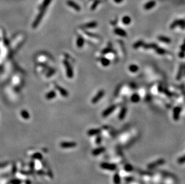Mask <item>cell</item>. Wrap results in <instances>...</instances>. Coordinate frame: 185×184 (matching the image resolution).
<instances>
[{
  "instance_id": "6da1fadb",
  "label": "cell",
  "mask_w": 185,
  "mask_h": 184,
  "mask_svg": "<svg viewBox=\"0 0 185 184\" xmlns=\"http://www.w3.org/2000/svg\"><path fill=\"white\" fill-rule=\"evenodd\" d=\"M45 11L46 10H41V11H40L39 14L37 15V17L35 18V20H34V23H32V26L33 28H35L36 27L38 26V25H39V23H40L41 20H42V18H43V16H44V13H45Z\"/></svg>"
},
{
  "instance_id": "7a4b0ae2",
  "label": "cell",
  "mask_w": 185,
  "mask_h": 184,
  "mask_svg": "<svg viewBox=\"0 0 185 184\" xmlns=\"http://www.w3.org/2000/svg\"><path fill=\"white\" fill-rule=\"evenodd\" d=\"M63 64L65 66L66 71H67V75L69 78H72L73 77V71L72 67L69 62L67 61H63Z\"/></svg>"
},
{
  "instance_id": "3957f363",
  "label": "cell",
  "mask_w": 185,
  "mask_h": 184,
  "mask_svg": "<svg viewBox=\"0 0 185 184\" xmlns=\"http://www.w3.org/2000/svg\"><path fill=\"white\" fill-rule=\"evenodd\" d=\"M104 94L105 92L103 90H101L99 91L97 93H96V95H95V96L93 97L92 99V103H96L97 102H98L103 97Z\"/></svg>"
},
{
  "instance_id": "277c9868",
  "label": "cell",
  "mask_w": 185,
  "mask_h": 184,
  "mask_svg": "<svg viewBox=\"0 0 185 184\" xmlns=\"http://www.w3.org/2000/svg\"><path fill=\"white\" fill-rule=\"evenodd\" d=\"M101 167L103 169L109 170H115L117 168V166L115 164H109L107 163H102L100 165Z\"/></svg>"
},
{
  "instance_id": "5b68a950",
  "label": "cell",
  "mask_w": 185,
  "mask_h": 184,
  "mask_svg": "<svg viewBox=\"0 0 185 184\" xmlns=\"http://www.w3.org/2000/svg\"><path fill=\"white\" fill-rule=\"evenodd\" d=\"M116 106L115 105L110 106V107L107 108L106 110L104 111L103 112H102V116L103 117H108L110 114H111V113H112L116 109Z\"/></svg>"
},
{
  "instance_id": "8992f818",
  "label": "cell",
  "mask_w": 185,
  "mask_h": 184,
  "mask_svg": "<svg viewBox=\"0 0 185 184\" xmlns=\"http://www.w3.org/2000/svg\"><path fill=\"white\" fill-rule=\"evenodd\" d=\"M165 161L164 159H159V160H157V161H155V162L150 163V164L148 165L147 167H148L149 169H154L155 168V167H158V166L164 164L165 163Z\"/></svg>"
},
{
  "instance_id": "52a82bcc",
  "label": "cell",
  "mask_w": 185,
  "mask_h": 184,
  "mask_svg": "<svg viewBox=\"0 0 185 184\" xmlns=\"http://www.w3.org/2000/svg\"><path fill=\"white\" fill-rule=\"evenodd\" d=\"M181 108L180 107H175L173 111V118L175 121H178L180 117V112H181Z\"/></svg>"
},
{
  "instance_id": "ba28073f",
  "label": "cell",
  "mask_w": 185,
  "mask_h": 184,
  "mask_svg": "<svg viewBox=\"0 0 185 184\" xmlns=\"http://www.w3.org/2000/svg\"><path fill=\"white\" fill-rule=\"evenodd\" d=\"M114 32L116 34V35H119V36H123V37H125L127 36V32L125 30L122 29V28H116L114 29Z\"/></svg>"
},
{
  "instance_id": "9c48e42d",
  "label": "cell",
  "mask_w": 185,
  "mask_h": 184,
  "mask_svg": "<svg viewBox=\"0 0 185 184\" xmlns=\"http://www.w3.org/2000/svg\"><path fill=\"white\" fill-rule=\"evenodd\" d=\"M67 4H68V6L71 7H72L77 11H79L81 9L80 7L78 4H76V3H74V2L71 1V0H68V1H67Z\"/></svg>"
},
{
  "instance_id": "30bf717a",
  "label": "cell",
  "mask_w": 185,
  "mask_h": 184,
  "mask_svg": "<svg viewBox=\"0 0 185 184\" xmlns=\"http://www.w3.org/2000/svg\"><path fill=\"white\" fill-rule=\"evenodd\" d=\"M56 88L59 91V92L60 93V94H61V95H62V96H63V97H67V96H68V92H67V91L65 89H64L63 87L56 85Z\"/></svg>"
},
{
  "instance_id": "8fae6325",
  "label": "cell",
  "mask_w": 185,
  "mask_h": 184,
  "mask_svg": "<svg viewBox=\"0 0 185 184\" xmlns=\"http://www.w3.org/2000/svg\"><path fill=\"white\" fill-rule=\"evenodd\" d=\"M184 67H185V66H184L183 65H181L180 66V68H179L177 75L176 76V79L177 80H180V79L181 78V77H182L183 75Z\"/></svg>"
},
{
  "instance_id": "7c38bea8",
  "label": "cell",
  "mask_w": 185,
  "mask_h": 184,
  "mask_svg": "<svg viewBox=\"0 0 185 184\" xmlns=\"http://www.w3.org/2000/svg\"><path fill=\"white\" fill-rule=\"evenodd\" d=\"M143 47L145 49H155L158 46V45L155 43H150V44H144Z\"/></svg>"
},
{
  "instance_id": "4fadbf2b",
  "label": "cell",
  "mask_w": 185,
  "mask_h": 184,
  "mask_svg": "<svg viewBox=\"0 0 185 184\" xmlns=\"http://www.w3.org/2000/svg\"><path fill=\"white\" fill-rule=\"evenodd\" d=\"M158 38L159 41H161V42H165V43H170V42H171V40L169 38L167 37V36L161 35V36H159Z\"/></svg>"
},
{
  "instance_id": "5bb4252c",
  "label": "cell",
  "mask_w": 185,
  "mask_h": 184,
  "mask_svg": "<svg viewBox=\"0 0 185 184\" xmlns=\"http://www.w3.org/2000/svg\"><path fill=\"white\" fill-rule=\"evenodd\" d=\"M127 112V109L125 108V107L122 108V109H121V112H120L119 114V118L121 120L124 119L125 117Z\"/></svg>"
},
{
  "instance_id": "9a60e30c",
  "label": "cell",
  "mask_w": 185,
  "mask_h": 184,
  "mask_svg": "<svg viewBox=\"0 0 185 184\" xmlns=\"http://www.w3.org/2000/svg\"><path fill=\"white\" fill-rule=\"evenodd\" d=\"M84 42H85L84 38H83L82 36H79L77 40V47L79 48L82 47L83 46V45H84Z\"/></svg>"
},
{
  "instance_id": "2e32d148",
  "label": "cell",
  "mask_w": 185,
  "mask_h": 184,
  "mask_svg": "<svg viewBox=\"0 0 185 184\" xmlns=\"http://www.w3.org/2000/svg\"><path fill=\"white\" fill-rule=\"evenodd\" d=\"M155 4H156V3H155V1H152L146 3L144 5V8L146 10H150V9H152V8H153L154 7H155Z\"/></svg>"
},
{
  "instance_id": "e0dca14e",
  "label": "cell",
  "mask_w": 185,
  "mask_h": 184,
  "mask_svg": "<svg viewBox=\"0 0 185 184\" xmlns=\"http://www.w3.org/2000/svg\"><path fill=\"white\" fill-rule=\"evenodd\" d=\"M101 130L99 129V128H96V129H91L90 130L88 131V133L89 135L90 136H94L96 135V134H100L101 133Z\"/></svg>"
},
{
  "instance_id": "ac0fdd59",
  "label": "cell",
  "mask_w": 185,
  "mask_h": 184,
  "mask_svg": "<svg viewBox=\"0 0 185 184\" xmlns=\"http://www.w3.org/2000/svg\"><path fill=\"white\" fill-rule=\"evenodd\" d=\"M56 94L55 91H50L46 95V98L47 99H52L56 97Z\"/></svg>"
},
{
  "instance_id": "d6986e66",
  "label": "cell",
  "mask_w": 185,
  "mask_h": 184,
  "mask_svg": "<svg viewBox=\"0 0 185 184\" xmlns=\"http://www.w3.org/2000/svg\"><path fill=\"white\" fill-rule=\"evenodd\" d=\"M51 1L52 0H44L40 10V11L41 10H46V9L48 8V7L49 6V4H50Z\"/></svg>"
},
{
  "instance_id": "ffe728a7",
  "label": "cell",
  "mask_w": 185,
  "mask_h": 184,
  "mask_svg": "<svg viewBox=\"0 0 185 184\" xmlns=\"http://www.w3.org/2000/svg\"><path fill=\"white\" fill-rule=\"evenodd\" d=\"M104 151H105V148H104V147H100V148H97V149L93 151L92 154L94 155H99V154H101L102 153H103Z\"/></svg>"
},
{
  "instance_id": "44dd1931",
  "label": "cell",
  "mask_w": 185,
  "mask_h": 184,
  "mask_svg": "<svg viewBox=\"0 0 185 184\" xmlns=\"http://www.w3.org/2000/svg\"><path fill=\"white\" fill-rule=\"evenodd\" d=\"M101 61V63L102 64V66H108L110 64V61L108 59L106 58V57H102V58L100 59Z\"/></svg>"
},
{
  "instance_id": "7402d4cb",
  "label": "cell",
  "mask_w": 185,
  "mask_h": 184,
  "mask_svg": "<svg viewBox=\"0 0 185 184\" xmlns=\"http://www.w3.org/2000/svg\"><path fill=\"white\" fill-rule=\"evenodd\" d=\"M140 99V96L137 93L133 94V95H132L131 97V100L132 102H134V103H137L138 102H139Z\"/></svg>"
},
{
  "instance_id": "603a6c76",
  "label": "cell",
  "mask_w": 185,
  "mask_h": 184,
  "mask_svg": "<svg viewBox=\"0 0 185 184\" xmlns=\"http://www.w3.org/2000/svg\"><path fill=\"white\" fill-rule=\"evenodd\" d=\"M98 26V23L96 22H90L85 25V27L87 28H96Z\"/></svg>"
},
{
  "instance_id": "cb8c5ba5",
  "label": "cell",
  "mask_w": 185,
  "mask_h": 184,
  "mask_svg": "<svg viewBox=\"0 0 185 184\" xmlns=\"http://www.w3.org/2000/svg\"><path fill=\"white\" fill-rule=\"evenodd\" d=\"M144 44V41H143V40H139V41H137L136 42H135V43L134 44V45H133V47H134L135 49H137L138 48L140 47L143 46Z\"/></svg>"
},
{
  "instance_id": "d4e9b609",
  "label": "cell",
  "mask_w": 185,
  "mask_h": 184,
  "mask_svg": "<svg viewBox=\"0 0 185 184\" xmlns=\"http://www.w3.org/2000/svg\"><path fill=\"white\" fill-rule=\"evenodd\" d=\"M139 69V68L138 66L137 65H134V64H132V65H131L130 66H129V70L131 72H137L138 71Z\"/></svg>"
},
{
  "instance_id": "484cf974",
  "label": "cell",
  "mask_w": 185,
  "mask_h": 184,
  "mask_svg": "<svg viewBox=\"0 0 185 184\" xmlns=\"http://www.w3.org/2000/svg\"><path fill=\"white\" fill-rule=\"evenodd\" d=\"M122 22H123V24L125 25H129V23L131 22V19L130 18V17H129V16H124V17L122 18Z\"/></svg>"
},
{
  "instance_id": "4316f807",
  "label": "cell",
  "mask_w": 185,
  "mask_h": 184,
  "mask_svg": "<svg viewBox=\"0 0 185 184\" xmlns=\"http://www.w3.org/2000/svg\"><path fill=\"white\" fill-rule=\"evenodd\" d=\"M155 50V51H156V52L157 53L158 55H165V54H166V51L164 50V49H162V48H160L159 47H157Z\"/></svg>"
},
{
  "instance_id": "83f0119b",
  "label": "cell",
  "mask_w": 185,
  "mask_h": 184,
  "mask_svg": "<svg viewBox=\"0 0 185 184\" xmlns=\"http://www.w3.org/2000/svg\"><path fill=\"white\" fill-rule=\"evenodd\" d=\"M113 181L115 184H120L121 182V178L120 176L118 174H115L113 176Z\"/></svg>"
},
{
  "instance_id": "f1b7e54d",
  "label": "cell",
  "mask_w": 185,
  "mask_h": 184,
  "mask_svg": "<svg viewBox=\"0 0 185 184\" xmlns=\"http://www.w3.org/2000/svg\"><path fill=\"white\" fill-rule=\"evenodd\" d=\"M112 51H113V50H112V49H111V48L107 47V48H106V49H104V50H102V51H101V53H102V55H106V54L109 53H110V52H112Z\"/></svg>"
},
{
  "instance_id": "f546056e",
  "label": "cell",
  "mask_w": 185,
  "mask_h": 184,
  "mask_svg": "<svg viewBox=\"0 0 185 184\" xmlns=\"http://www.w3.org/2000/svg\"><path fill=\"white\" fill-rule=\"evenodd\" d=\"M21 115H22L24 118H26V119L28 118L29 117V113L25 110H22V111H21Z\"/></svg>"
},
{
  "instance_id": "4dcf8cb0",
  "label": "cell",
  "mask_w": 185,
  "mask_h": 184,
  "mask_svg": "<svg viewBox=\"0 0 185 184\" xmlns=\"http://www.w3.org/2000/svg\"><path fill=\"white\" fill-rule=\"evenodd\" d=\"M99 3H100V1H99V0H96V1H95L94 2V4H92V7H91L92 10H94V9H96V7H97V5H98V4H99Z\"/></svg>"
},
{
  "instance_id": "1f68e13d",
  "label": "cell",
  "mask_w": 185,
  "mask_h": 184,
  "mask_svg": "<svg viewBox=\"0 0 185 184\" xmlns=\"http://www.w3.org/2000/svg\"><path fill=\"white\" fill-rule=\"evenodd\" d=\"M178 162H179L180 164L184 163L185 162V155H184V156L180 158L179 159V160H178Z\"/></svg>"
},
{
  "instance_id": "d6a6232c",
  "label": "cell",
  "mask_w": 185,
  "mask_h": 184,
  "mask_svg": "<svg viewBox=\"0 0 185 184\" xmlns=\"http://www.w3.org/2000/svg\"><path fill=\"white\" fill-rule=\"evenodd\" d=\"M125 169L127 171H131L133 169V167H132L131 165L128 164V165H127V166H125Z\"/></svg>"
},
{
  "instance_id": "836d02e7",
  "label": "cell",
  "mask_w": 185,
  "mask_h": 184,
  "mask_svg": "<svg viewBox=\"0 0 185 184\" xmlns=\"http://www.w3.org/2000/svg\"><path fill=\"white\" fill-rule=\"evenodd\" d=\"M179 56L180 57V58H184V57H185V52L180 50V51L179 53Z\"/></svg>"
},
{
  "instance_id": "e575fe53",
  "label": "cell",
  "mask_w": 185,
  "mask_h": 184,
  "mask_svg": "<svg viewBox=\"0 0 185 184\" xmlns=\"http://www.w3.org/2000/svg\"><path fill=\"white\" fill-rule=\"evenodd\" d=\"M180 50H181V51L185 52V41H184V42H183V44L181 46V47H180Z\"/></svg>"
},
{
  "instance_id": "d590c367",
  "label": "cell",
  "mask_w": 185,
  "mask_h": 184,
  "mask_svg": "<svg viewBox=\"0 0 185 184\" xmlns=\"http://www.w3.org/2000/svg\"><path fill=\"white\" fill-rule=\"evenodd\" d=\"M101 142V137L99 136L97 138V140H96V143H99Z\"/></svg>"
},
{
  "instance_id": "8d00e7d4",
  "label": "cell",
  "mask_w": 185,
  "mask_h": 184,
  "mask_svg": "<svg viewBox=\"0 0 185 184\" xmlns=\"http://www.w3.org/2000/svg\"><path fill=\"white\" fill-rule=\"evenodd\" d=\"M114 1H115V2H116V3H121V2H122L123 0H114Z\"/></svg>"
},
{
  "instance_id": "74e56055",
  "label": "cell",
  "mask_w": 185,
  "mask_h": 184,
  "mask_svg": "<svg viewBox=\"0 0 185 184\" xmlns=\"http://www.w3.org/2000/svg\"><path fill=\"white\" fill-rule=\"evenodd\" d=\"M183 75H185V66L184 67V72H183Z\"/></svg>"
}]
</instances>
